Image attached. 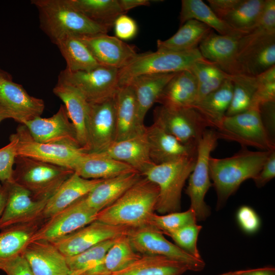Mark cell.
Instances as JSON below:
<instances>
[{
    "label": "cell",
    "instance_id": "1",
    "mask_svg": "<svg viewBox=\"0 0 275 275\" xmlns=\"http://www.w3.org/2000/svg\"><path fill=\"white\" fill-rule=\"evenodd\" d=\"M158 194V186L142 176L113 203L100 211L96 220L129 229L149 226Z\"/></svg>",
    "mask_w": 275,
    "mask_h": 275
},
{
    "label": "cell",
    "instance_id": "2",
    "mask_svg": "<svg viewBox=\"0 0 275 275\" xmlns=\"http://www.w3.org/2000/svg\"><path fill=\"white\" fill-rule=\"evenodd\" d=\"M271 151H251L241 146L232 156L210 157V176L217 195V210L224 206L242 182L257 175Z\"/></svg>",
    "mask_w": 275,
    "mask_h": 275
},
{
    "label": "cell",
    "instance_id": "3",
    "mask_svg": "<svg viewBox=\"0 0 275 275\" xmlns=\"http://www.w3.org/2000/svg\"><path fill=\"white\" fill-rule=\"evenodd\" d=\"M37 9L39 26L53 43L67 34L78 36L106 33L109 30L91 21L68 0H32Z\"/></svg>",
    "mask_w": 275,
    "mask_h": 275
},
{
    "label": "cell",
    "instance_id": "4",
    "mask_svg": "<svg viewBox=\"0 0 275 275\" xmlns=\"http://www.w3.org/2000/svg\"><path fill=\"white\" fill-rule=\"evenodd\" d=\"M204 59L198 48L186 51L157 50L137 56L118 71L119 87L127 85L133 78L146 74H167L189 70Z\"/></svg>",
    "mask_w": 275,
    "mask_h": 275
},
{
    "label": "cell",
    "instance_id": "5",
    "mask_svg": "<svg viewBox=\"0 0 275 275\" xmlns=\"http://www.w3.org/2000/svg\"><path fill=\"white\" fill-rule=\"evenodd\" d=\"M196 155L154 164L142 175L158 187L155 211L159 214L162 215L180 210L182 189L194 168Z\"/></svg>",
    "mask_w": 275,
    "mask_h": 275
},
{
    "label": "cell",
    "instance_id": "6",
    "mask_svg": "<svg viewBox=\"0 0 275 275\" xmlns=\"http://www.w3.org/2000/svg\"><path fill=\"white\" fill-rule=\"evenodd\" d=\"M12 181L31 194L37 200H48L74 172L68 168L17 156Z\"/></svg>",
    "mask_w": 275,
    "mask_h": 275
},
{
    "label": "cell",
    "instance_id": "7",
    "mask_svg": "<svg viewBox=\"0 0 275 275\" xmlns=\"http://www.w3.org/2000/svg\"><path fill=\"white\" fill-rule=\"evenodd\" d=\"M218 139L237 142L243 147L261 151L275 150V144L262 118L259 108H250L232 116H225L214 129Z\"/></svg>",
    "mask_w": 275,
    "mask_h": 275
},
{
    "label": "cell",
    "instance_id": "8",
    "mask_svg": "<svg viewBox=\"0 0 275 275\" xmlns=\"http://www.w3.org/2000/svg\"><path fill=\"white\" fill-rule=\"evenodd\" d=\"M218 138L214 129H207L198 142L194 168L188 177L185 193L190 199V208L197 221L205 220L211 213L205 202V197L212 186L209 172L210 154L215 148Z\"/></svg>",
    "mask_w": 275,
    "mask_h": 275
},
{
    "label": "cell",
    "instance_id": "9",
    "mask_svg": "<svg viewBox=\"0 0 275 275\" xmlns=\"http://www.w3.org/2000/svg\"><path fill=\"white\" fill-rule=\"evenodd\" d=\"M118 69L102 66L89 71H61L58 81L66 83L78 90L89 103L114 97L120 88Z\"/></svg>",
    "mask_w": 275,
    "mask_h": 275
},
{
    "label": "cell",
    "instance_id": "10",
    "mask_svg": "<svg viewBox=\"0 0 275 275\" xmlns=\"http://www.w3.org/2000/svg\"><path fill=\"white\" fill-rule=\"evenodd\" d=\"M126 235L133 249L142 255L164 256L186 264L193 271H200L205 266L203 259L194 257L171 242L151 226L129 229Z\"/></svg>",
    "mask_w": 275,
    "mask_h": 275
},
{
    "label": "cell",
    "instance_id": "11",
    "mask_svg": "<svg viewBox=\"0 0 275 275\" xmlns=\"http://www.w3.org/2000/svg\"><path fill=\"white\" fill-rule=\"evenodd\" d=\"M154 122L183 144L197 146L208 126L193 107H156Z\"/></svg>",
    "mask_w": 275,
    "mask_h": 275
},
{
    "label": "cell",
    "instance_id": "12",
    "mask_svg": "<svg viewBox=\"0 0 275 275\" xmlns=\"http://www.w3.org/2000/svg\"><path fill=\"white\" fill-rule=\"evenodd\" d=\"M15 134L18 140L17 156L32 158L72 171L76 161L86 152L82 148L73 145L37 142L32 138L24 125L18 127Z\"/></svg>",
    "mask_w": 275,
    "mask_h": 275
},
{
    "label": "cell",
    "instance_id": "13",
    "mask_svg": "<svg viewBox=\"0 0 275 275\" xmlns=\"http://www.w3.org/2000/svg\"><path fill=\"white\" fill-rule=\"evenodd\" d=\"M98 213L87 205L82 197L46 219L39 228L33 239L55 241L96 220Z\"/></svg>",
    "mask_w": 275,
    "mask_h": 275
},
{
    "label": "cell",
    "instance_id": "14",
    "mask_svg": "<svg viewBox=\"0 0 275 275\" xmlns=\"http://www.w3.org/2000/svg\"><path fill=\"white\" fill-rule=\"evenodd\" d=\"M115 96L106 100L89 102L86 122L87 152H102L116 140Z\"/></svg>",
    "mask_w": 275,
    "mask_h": 275
},
{
    "label": "cell",
    "instance_id": "15",
    "mask_svg": "<svg viewBox=\"0 0 275 275\" xmlns=\"http://www.w3.org/2000/svg\"><path fill=\"white\" fill-rule=\"evenodd\" d=\"M237 63L238 74L253 76L274 66L275 35L239 38Z\"/></svg>",
    "mask_w": 275,
    "mask_h": 275
},
{
    "label": "cell",
    "instance_id": "16",
    "mask_svg": "<svg viewBox=\"0 0 275 275\" xmlns=\"http://www.w3.org/2000/svg\"><path fill=\"white\" fill-rule=\"evenodd\" d=\"M8 198L0 217V230L21 224L44 220L42 212L48 200H37L31 193L13 181L6 182Z\"/></svg>",
    "mask_w": 275,
    "mask_h": 275
},
{
    "label": "cell",
    "instance_id": "17",
    "mask_svg": "<svg viewBox=\"0 0 275 275\" xmlns=\"http://www.w3.org/2000/svg\"><path fill=\"white\" fill-rule=\"evenodd\" d=\"M129 229L95 220L75 232L51 242L67 257L80 253L103 241L125 235Z\"/></svg>",
    "mask_w": 275,
    "mask_h": 275
},
{
    "label": "cell",
    "instance_id": "18",
    "mask_svg": "<svg viewBox=\"0 0 275 275\" xmlns=\"http://www.w3.org/2000/svg\"><path fill=\"white\" fill-rule=\"evenodd\" d=\"M22 125L25 126L32 138L37 142L80 147L75 128L64 105H61L57 112L50 117H38Z\"/></svg>",
    "mask_w": 275,
    "mask_h": 275
},
{
    "label": "cell",
    "instance_id": "19",
    "mask_svg": "<svg viewBox=\"0 0 275 275\" xmlns=\"http://www.w3.org/2000/svg\"><path fill=\"white\" fill-rule=\"evenodd\" d=\"M0 106L10 118L22 125L40 117L45 108L42 99L30 95L21 85L12 79L0 83Z\"/></svg>",
    "mask_w": 275,
    "mask_h": 275
},
{
    "label": "cell",
    "instance_id": "20",
    "mask_svg": "<svg viewBox=\"0 0 275 275\" xmlns=\"http://www.w3.org/2000/svg\"><path fill=\"white\" fill-rule=\"evenodd\" d=\"M78 37L100 66L119 70L138 54L133 46L106 33Z\"/></svg>",
    "mask_w": 275,
    "mask_h": 275
},
{
    "label": "cell",
    "instance_id": "21",
    "mask_svg": "<svg viewBox=\"0 0 275 275\" xmlns=\"http://www.w3.org/2000/svg\"><path fill=\"white\" fill-rule=\"evenodd\" d=\"M21 255L33 275H69L66 257L50 241L32 239Z\"/></svg>",
    "mask_w": 275,
    "mask_h": 275
},
{
    "label": "cell",
    "instance_id": "22",
    "mask_svg": "<svg viewBox=\"0 0 275 275\" xmlns=\"http://www.w3.org/2000/svg\"><path fill=\"white\" fill-rule=\"evenodd\" d=\"M240 37L217 34L212 31L198 47L203 57L228 74H238L237 59Z\"/></svg>",
    "mask_w": 275,
    "mask_h": 275
},
{
    "label": "cell",
    "instance_id": "23",
    "mask_svg": "<svg viewBox=\"0 0 275 275\" xmlns=\"http://www.w3.org/2000/svg\"><path fill=\"white\" fill-rule=\"evenodd\" d=\"M151 159L155 164L167 163L196 155L197 146L179 141L155 123L146 127Z\"/></svg>",
    "mask_w": 275,
    "mask_h": 275
},
{
    "label": "cell",
    "instance_id": "24",
    "mask_svg": "<svg viewBox=\"0 0 275 275\" xmlns=\"http://www.w3.org/2000/svg\"><path fill=\"white\" fill-rule=\"evenodd\" d=\"M102 152L129 165L141 175L155 164L150 158L146 130L136 135L115 141Z\"/></svg>",
    "mask_w": 275,
    "mask_h": 275
},
{
    "label": "cell",
    "instance_id": "25",
    "mask_svg": "<svg viewBox=\"0 0 275 275\" xmlns=\"http://www.w3.org/2000/svg\"><path fill=\"white\" fill-rule=\"evenodd\" d=\"M73 171L88 179H106L137 172L103 152H85L76 161Z\"/></svg>",
    "mask_w": 275,
    "mask_h": 275
},
{
    "label": "cell",
    "instance_id": "26",
    "mask_svg": "<svg viewBox=\"0 0 275 275\" xmlns=\"http://www.w3.org/2000/svg\"><path fill=\"white\" fill-rule=\"evenodd\" d=\"M116 135L115 141L145 132L146 126L139 119L136 100L129 85L120 87L116 95Z\"/></svg>",
    "mask_w": 275,
    "mask_h": 275
},
{
    "label": "cell",
    "instance_id": "27",
    "mask_svg": "<svg viewBox=\"0 0 275 275\" xmlns=\"http://www.w3.org/2000/svg\"><path fill=\"white\" fill-rule=\"evenodd\" d=\"M53 93L64 102L68 117L75 128L79 145L87 152L86 122L89 102L78 90L66 83L58 81Z\"/></svg>",
    "mask_w": 275,
    "mask_h": 275
},
{
    "label": "cell",
    "instance_id": "28",
    "mask_svg": "<svg viewBox=\"0 0 275 275\" xmlns=\"http://www.w3.org/2000/svg\"><path fill=\"white\" fill-rule=\"evenodd\" d=\"M103 179H88L73 173L48 200L42 212L46 220L82 198Z\"/></svg>",
    "mask_w": 275,
    "mask_h": 275
},
{
    "label": "cell",
    "instance_id": "29",
    "mask_svg": "<svg viewBox=\"0 0 275 275\" xmlns=\"http://www.w3.org/2000/svg\"><path fill=\"white\" fill-rule=\"evenodd\" d=\"M142 177L139 172H134L103 179L83 199L88 206L99 212L113 203Z\"/></svg>",
    "mask_w": 275,
    "mask_h": 275
},
{
    "label": "cell",
    "instance_id": "30",
    "mask_svg": "<svg viewBox=\"0 0 275 275\" xmlns=\"http://www.w3.org/2000/svg\"><path fill=\"white\" fill-rule=\"evenodd\" d=\"M197 87L190 70L177 72L165 86L156 103L169 108L191 107L196 101Z\"/></svg>",
    "mask_w": 275,
    "mask_h": 275
},
{
    "label": "cell",
    "instance_id": "31",
    "mask_svg": "<svg viewBox=\"0 0 275 275\" xmlns=\"http://www.w3.org/2000/svg\"><path fill=\"white\" fill-rule=\"evenodd\" d=\"M176 73L142 75L133 78L126 85L133 90L141 122L144 123L148 111L156 103L164 87Z\"/></svg>",
    "mask_w": 275,
    "mask_h": 275
},
{
    "label": "cell",
    "instance_id": "32",
    "mask_svg": "<svg viewBox=\"0 0 275 275\" xmlns=\"http://www.w3.org/2000/svg\"><path fill=\"white\" fill-rule=\"evenodd\" d=\"M45 220L13 225L0 232V270L20 256Z\"/></svg>",
    "mask_w": 275,
    "mask_h": 275
},
{
    "label": "cell",
    "instance_id": "33",
    "mask_svg": "<svg viewBox=\"0 0 275 275\" xmlns=\"http://www.w3.org/2000/svg\"><path fill=\"white\" fill-rule=\"evenodd\" d=\"M231 75L217 90L196 102L191 107L202 117L208 128L216 129L230 105L233 94Z\"/></svg>",
    "mask_w": 275,
    "mask_h": 275
},
{
    "label": "cell",
    "instance_id": "34",
    "mask_svg": "<svg viewBox=\"0 0 275 275\" xmlns=\"http://www.w3.org/2000/svg\"><path fill=\"white\" fill-rule=\"evenodd\" d=\"M141 256L133 249L125 234L117 239L99 263L79 275H111L126 267Z\"/></svg>",
    "mask_w": 275,
    "mask_h": 275
},
{
    "label": "cell",
    "instance_id": "35",
    "mask_svg": "<svg viewBox=\"0 0 275 275\" xmlns=\"http://www.w3.org/2000/svg\"><path fill=\"white\" fill-rule=\"evenodd\" d=\"M189 267L164 256L142 255L123 269L111 275H182Z\"/></svg>",
    "mask_w": 275,
    "mask_h": 275
},
{
    "label": "cell",
    "instance_id": "36",
    "mask_svg": "<svg viewBox=\"0 0 275 275\" xmlns=\"http://www.w3.org/2000/svg\"><path fill=\"white\" fill-rule=\"evenodd\" d=\"M212 30L205 24L191 19L181 25L177 32L165 40H157V50L186 51L198 48Z\"/></svg>",
    "mask_w": 275,
    "mask_h": 275
},
{
    "label": "cell",
    "instance_id": "37",
    "mask_svg": "<svg viewBox=\"0 0 275 275\" xmlns=\"http://www.w3.org/2000/svg\"><path fill=\"white\" fill-rule=\"evenodd\" d=\"M57 45L66 63L65 69L84 71L99 66L90 49L77 35L67 34L57 40Z\"/></svg>",
    "mask_w": 275,
    "mask_h": 275
},
{
    "label": "cell",
    "instance_id": "38",
    "mask_svg": "<svg viewBox=\"0 0 275 275\" xmlns=\"http://www.w3.org/2000/svg\"><path fill=\"white\" fill-rule=\"evenodd\" d=\"M179 18L180 26L189 20L195 19L205 24L220 35L240 37L245 35L219 18L209 6L201 0L181 1Z\"/></svg>",
    "mask_w": 275,
    "mask_h": 275
},
{
    "label": "cell",
    "instance_id": "39",
    "mask_svg": "<svg viewBox=\"0 0 275 275\" xmlns=\"http://www.w3.org/2000/svg\"><path fill=\"white\" fill-rule=\"evenodd\" d=\"M74 9L88 19L109 30L115 20L125 14L118 0H68Z\"/></svg>",
    "mask_w": 275,
    "mask_h": 275
},
{
    "label": "cell",
    "instance_id": "40",
    "mask_svg": "<svg viewBox=\"0 0 275 275\" xmlns=\"http://www.w3.org/2000/svg\"><path fill=\"white\" fill-rule=\"evenodd\" d=\"M265 4V0H241L223 20L235 30L246 34L258 24Z\"/></svg>",
    "mask_w": 275,
    "mask_h": 275
},
{
    "label": "cell",
    "instance_id": "41",
    "mask_svg": "<svg viewBox=\"0 0 275 275\" xmlns=\"http://www.w3.org/2000/svg\"><path fill=\"white\" fill-rule=\"evenodd\" d=\"M233 94L230 105L226 113L230 116L244 112L251 106L258 87L256 76L238 74L231 75Z\"/></svg>",
    "mask_w": 275,
    "mask_h": 275
},
{
    "label": "cell",
    "instance_id": "42",
    "mask_svg": "<svg viewBox=\"0 0 275 275\" xmlns=\"http://www.w3.org/2000/svg\"><path fill=\"white\" fill-rule=\"evenodd\" d=\"M118 238L103 241L80 253L66 257L69 275H79L99 263Z\"/></svg>",
    "mask_w": 275,
    "mask_h": 275
},
{
    "label": "cell",
    "instance_id": "43",
    "mask_svg": "<svg viewBox=\"0 0 275 275\" xmlns=\"http://www.w3.org/2000/svg\"><path fill=\"white\" fill-rule=\"evenodd\" d=\"M197 221L194 211L189 208L183 212L177 211L162 215L155 213L151 218L150 226L167 235L183 226L197 223Z\"/></svg>",
    "mask_w": 275,
    "mask_h": 275
},
{
    "label": "cell",
    "instance_id": "44",
    "mask_svg": "<svg viewBox=\"0 0 275 275\" xmlns=\"http://www.w3.org/2000/svg\"><path fill=\"white\" fill-rule=\"evenodd\" d=\"M202 227L197 223L190 224L172 232L167 235L170 236L180 248L194 257L202 259L197 248L199 234Z\"/></svg>",
    "mask_w": 275,
    "mask_h": 275
},
{
    "label": "cell",
    "instance_id": "45",
    "mask_svg": "<svg viewBox=\"0 0 275 275\" xmlns=\"http://www.w3.org/2000/svg\"><path fill=\"white\" fill-rule=\"evenodd\" d=\"M18 138L15 133L10 137L8 144L0 149V181L2 183L12 181L13 166L17 156Z\"/></svg>",
    "mask_w": 275,
    "mask_h": 275
},
{
    "label": "cell",
    "instance_id": "46",
    "mask_svg": "<svg viewBox=\"0 0 275 275\" xmlns=\"http://www.w3.org/2000/svg\"><path fill=\"white\" fill-rule=\"evenodd\" d=\"M237 222L241 229L246 233L252 234L260 228V219L256 211L251 207H240L236 214Z\"/></svg>",
    "mask_w": 275,
    "mask_h": 275
},
{
    "label": "cell",
    "instance_id": "47",
    "mask_svg": "<svg viewBox=\"0 0 275 275\" xmlns=\"http://www.w3.org/2000/svg\"><path fill=\"white\" fill-rule=\"evenodd\" d=\"M113 26L115 37L122 41L132 39L138 32V25L135 21L125 14L117 17Z\"/></svg>",
    "mask_w": 275,
    "mask_h": 275
},
{
    "label": "cell",
    "instance_id": "48",
    "mask_svg": "<svg viewBox=\"0 0 275 275\" xmlns=\"http://www.w3.org/2000/svg\"><path fill=\"white\" fill-rule=\"evenodd\" d=\"M230 75L218 68L205 82L198 86L196 102L218 89Z\"/></svg>",
    "mask_w": 275,
    "mask_h": 275
},
{
    "label": "cell",
    "instance_id": "49",
    "mask_svg": "<svg viewBox=\"0 0 275 275\" xmlns=\"http://www.w3.org/2000/svg\"><path fill=\"white\" fill-rule=\"evenodd\" d=\"M271 102H275V82L258 83L250 108H259Z\"/></svg>",
    "mask_w": 275,
    "mask_h": 275
},
{
    "label": "cell",
    "instance_id": "50",
    "mask_svg": "<svg viewBox=\"0 0 275 275\" xmlns=\"http://www.w3.org/2000/svg\"><path fill=\"white\" fill-rule=\"evenodd\" d=\"M275 176V150L271 151L259 173L253 179L256 186L262 187Z\"/></svg>",
    "mask_w": 275,
    "mask_h": 275
},
{
    "label": "cell",
    "instance_id": "51",
    "mask_svg": "<svg viewBox=\"0 0 275 275\" xmlns=\"http://www.w3.org/2000/svg\"><path fill=\"white\" fill-rule=\"evenodd\" d=\"M1 270L7 275H33L28 263L21 255L6 263Z\"/></svg>",
    "mask_w": 275,
    "mask_h": 275
},
{
    "label": "cell",
    "instance_id": "52",
    "mask_svg": "<svg viewBox=\"0 0 275 275\" xmlns=\"http://www.w3.org/2000/svg\"><path fill=\"white\" fill-rule=\"evenodd\" d=\"M241 0H208L209 6L220 19H223L233 10Z\"/></svg>",
    "mask_w": 275,
    "mask_h": 275
},
{
    "label": "cell",
    "instance_id": "53",
    "mask_svg": "<svg viewBox=\"0 0 275 275\" xmlns=\"http://www.w3.org/2000/svg\"><path fill=\"white\" fill-rule=\"evenodd\" d=\"M119 5L125 14L128 11L142 6H148L150 5L149 0H118Z\"/></svg>",
    "mask_w": 275,
    "mask_h": 275
},
{
    "label": "cell",
    "instance_id": "54",
    "mask_svg": "<svg viewBox=\"0 0 275 275\" xmlns=\"http://www.w3.org/2000/svg\"><path fill=\"white\" fill-rule=\"evenodd\" d=\"M237 275H275V269L273 267L239 270Z\"/></svg>",
    "mask_w": 275,
    "mask_h": 275
},
{
    "label": "cell",
    "instance_id": "55",
    "mask_svg": "<svg viewBox=\"0 0 275 275\" xmlns=\"http://www.w3.org/2000/svg\"><path fill=\"white\" fill-rule=\"evenodd\" d=\"M258 84L275 82V65L256 76Z\"/></svg>",
    "mask_w": 275,
    "mask_h": 275
},
{
    "label": "cell",
    "instance_id": "56",
    "mask_svg": "<svg viewBox=\"0 0 275 275\" xmlns=\"http://www.w3.org/2000/svg\"><path fill=\"white\" fill-rule=\"evenodd\" d=\"M8 198V187L6 183L0 184V217L5 208Z\"/></svg>",
    "mask_w": 275,
    "mask_h": 275
},
{
    "label": "cell",
    "instance_id": "57",
    "mask_svg": "<svg viewBox=\"0 0 275 275\" xmlns=\"http://www.w3.org/2000/svg\"><path fill=\"white\" fill-rule=\"evenodd\" d=\"M8 79H12L11 75L7 71L2 69L0 67V83L2 81Z\"/></svg>",
    "mask_w": 275,
    "mask_h": 275
},
{
    "label": "cell",
    "instance_id": "58",
    "mask_svg": "<svg viewBox=\"0 0 275 275\" xmlns=\"http://www.w3.org/2000/svg\"><path fill=\"white\" fill-rule=\"evenodd\" d=\"M10 118L8 114L5 111V110L0 106V122L3 120Z\"/></svg>",
    "mask_w": 275,
    "mask_h": 275
},
{
    "label": "cell",
    "instance_id": "59",
    "mask_svg": "<svg viewBox=\"0 0 275 275\" xmlns=\"http://www.w3.org/2000/svg\"><path fill=\"white\" fill-rule=\"evenodd\" d=\"M238 271H231L227 273H223L221 275H237Z\"/></svg>",
    "mask_w": 275,
    "mask_h": 275
}]
</instances>
